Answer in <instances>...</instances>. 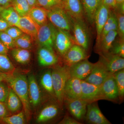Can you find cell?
Masks as SVG:
<instances>
[{"label":"cell","mask_w":124,"mask_h":124,"mask_svg":"<svg viewBox=\"0 0 124 124\" xmlns=\"http://www.w3.org/2000/svg\"><path fill=\"white\" fill-rule=\"evenodd\" d=\"M117 35V31H109L98 44H96L95 52L100 55L109 53Z\"/></svg>","instance_id":"obj_18"},{"label":"cell","mask_w":124,"mask_h":124,"mask_svg":"<svg viewBox=\"0 0 124 124\" xmlns=\"http://www.w3.org/2000/svg\"><path fill=\"white\" fill-rule=\"evenodd\" d=\"M31 8L37 6V0H26Z\"/></svg>","instance_id":"obj_47"},{"label":"cell","mask_w":124,"mask_h":124,"mask_svg":"<svg viewBox=\"0 0 124 124\" xmlns=\"http://www.w3.org/2000/svg\"><path fill=\"white\" fill-rule=\"evenodd\" d=\"M4 31L7 33L14 40L24 33L20 28L15 26H11Z\"/></svg>","instance_id":"obj_39"},{"label":"cell","mask_w":124,"mask_h":124,"mask_svg":"<svg viewBox=\"0 0 124 124\" xmlns=\"http://www.w3.org/2000/svg\"><path fill=\"white\" fill-rule=\"evenodd\" d=\"M94 63L88 59L82 60L69 67V74L71 77L80 80H85L91 73Z\"/></svg>","instance_id":"obj_13"},{"label":"cell","mask_w":124,"mask_h":124,"mask_svg":"<svg viewBox=\"0 0 124 124\" xmlns=\"http://www.w3.org/2000/svg\"><path fill=\"white\" fill-rule=\"evenodd\" d=\"M28 95L31 106L33 108L38 106L41 101V93L35 76L31 75L28 79Z\"/></svg>","instance_id":"obj_19"},{"label":"cell","mask_w":124,"mask_h":124,"mask_svg":"<svg viewBox=\"0 0 124 124\" xmlns=\"http://www.w3.org/2000/svg\"><path fill=\"white\" fill-rule=\"evenodd\" d=\"M5 8V7H2V6H0V14L2 12V10H3Z\"/></svg>","instance_id":"obj_50"},{"label":"cell","mask_w":124,"mask_h":124,"mask_svg":"<svg viewBox=\"0 0 124 124\" xmlns=\"http://www.w3.org/2000/svg\"><path fill=\"white\" fill-rule=\"evenodd\" d=\"M85 119L89 124H111L102 113L97 101L88 103Z\"/></svg>","instance_id":"obj_9"},{"label":"cell","mask_w":124,"mask_h":124,"mask_svg":"<svg viewBox=\"0 0 124 124\" xmlns=\"http://www.w3.org/2000/svg\"><path fill=\"white\" fill-rule=\"evenodd\" d=\"M62 6L70 17L84 20V14L81 0H62Z\"/></svg>","instance_id":"obj_15"},{"label":"cell","mask_w":124,"mask_h":124,"mask_svg":"<svg viewBox=\"0 0 124 124\" xmlns=\"http://www.w3.org/2000/svg\"><path fill=\"white\" fill-rule=\"evenodd\" d=\"M0 40L9 49L15 48L14 40L4 31H0Z\"/></svg>","instance_id":"obj_38"},{"label":"cell","mask_w":124,"mask_h":124,"mask_svg":"<svg viewBox=\"0 0 124 124\" xmlns=\"http://www.w3.org/2000/svg\"><path fill=\"white\" fill-rule=\"evenodd\" d=\"M59 124H82V123L75 118L70 116V115H67L61 121Z\"/></svg>","instance_id":"obj_41"},{"label":"cell","mask_w":124,"mask_h":124,"mask_svg":"<svg viewBox=\"0 0 124 124\" xmlns=\"http://www.w3.org/2000/svg\"><path fill=\"white\" fill-rule=\"evenodd\" d=\"M12 0H0V6L6 8L12 6Z\"/></svg>","instance_id":"obj_46"},{"label":"cell","mask_w":124,"mask_h":124,"mask_svg":"<svg viewBox=\"0 0 124 124\" xmlns=\"http://www.w3.org/2000/svg\"></svg>","instance_id":"obj_51"},{"label":"cell","mask_w":124,"mask_h":124,"mask_svg":"<svg viewBox=\"0 0 124 124\" xmlns=\"http://www.w3.org/2000/svg\"><path fill=\"white\" fill-rule=\"evenodd\" d=\"M124 58V40L119 39L117 41H115L109 53Z\"/></svg>","instance_id":"obj_37"},{"label":"cell","mask_w":124,"mask_h":124,"mask_svg":"<svg viewBox=\"0 0 124 124\" xmlns=\"http://www.w3.org/2000/svg\"><path fill=\"white\" fill-rule=\"evenodd\" d=\"M110 10L108 7L103 4L101 0L95 13L94 19L97 31L96 43H97L100 39L102 31L108 19Z\"/></svg>","instance_id":"obj_17"},{"label":"cell","mask_w":124,"mask_h":124,"mask_svg":"<svg viewBox=\"0 0 124 124\" xmlns=\"http://www.w3.org/2000/svg\"><path fill=\"white\" fill-rule=\"evenodd\" d=\"M119 93V103L123 102L124 98V69L113 73Z\"/></svg>","instance_id":"obj_30"},{"label":"cell","mask_w":124,"mask_h":124,"mask_svg":"<svg viewBox=\"0 0 124 124\" xmlns=\"http://www.w3.org/2000/svg\"><path fill=\"white\" fill-rule=\"evenodd\" d=\"M81 80L70 77L65 85L64 100L81 98Z\"/></svg>","instance_id":"obj_16"},{"label":"cell","mask_w":124,"mask_h":124,"mask_svg":"<svg viewBox=\"0 0 124 124\" xmlns=\"http://www.w3.org/2000/svg\"><path fill=\"white\" fill-rule=\"evenodd\" d=\"M81 99L88 103L103 100L101 85H95L81 80Z\"/></svg>","instance_id":"obj_10"},{"label":"cell","mask_w":124,"mask_h":124,"mask_svg":"<svg viewBox=\"0 0 124 124\" xmlns=\"http://www.w3.org/2000/svg\"><path fill=\"white\" fill-rule=\"evenodd\" d=\"M52 70V78L55 99L61 106L64 101V91L67 81L70 77L69 67L63 65H54Z\"/></svg>","instance_id":"obj_2"},{"label":"cell","mask_w":124,"mask_h":124,"mask_svg":"<svg viewBox=\"0 0 124 124\" xmlns=\"http://www.w3.org/2000/svg\"><path fill=\"white\" fill-rule=\"evenodd\" d=\"M9 110L4 103L0 102V120L9 116Z\"/></svg>","instance_id":"obj_43"},{"label":"cell","mask_w":124,"mask_h":124,"mask_svg":"<svg viewBox=\"0 0 124 124\" xmlns=\"http://www.w3.org/2000/svg\"><path fill=\"white\" fill-rule=\"evenodd\" d=\"M117 30V19L115 14L113 10H110L108 19L106 22L104 24L103 29L100 35V39L98 44L100 40H101L104 36L112 31H116Z\"/></svg>","instance_id":"obj_28"},{"label":"cell","mask_w":124,"mask_h":124,"mask_svg":"<svg viewBox=\"0 0 124 124\" xmlns=\"http://www.w3.org/2000/svg\"><path fill=\"white\" fill-rule=\"evenodd\" d=\"M60 111V107L58 104H48L40 111L37 117L36 122L42 123L50 121L57 117Z\"/></svg>","instance_id":"obj_22"},{"label":"cell","mask_w":124,"mask_h":124,"mask_svg":"<svg viewBox=\"0 0 124 124\" xmlns=\"http://www.w3.org/2000/svg\"><path fill=\"white\" fill-rule=\"evenodd\" d=\"M84 9V16L89 23L92 24L94 23L96 11L101 0H81Z\"/></svg>","instance_id":"obj_23"},{"label":"cell","mask_w":124,"mask_h":124,"mask_svg":"<svg viewBox=\"0 0 124 124\" xmlns=\"http://www.w3.org/2000/svg\"><path fill=\"white\" fill-rule=\"evenodd\" d=\"M111 74H112L110 73L104 65L99 60L94 63L91 73L84 80L92 84L100 85Z\"/></svg>","instance_id":"obj_12"},{"label":"cell","mask_w":124,"mask_h":124,"mask_svg":"<svg viewBox=\"0 0 124 124\" xmlns=\"http://www.w3.org/2000/svg\"><path fill=\"white\" fill-rule=\"evenodd\" d=\"M10 26V24L0 16V31H4Z\"/></svg>","instance_id":"obj_44"},{"label":"cell","mask_w":124,"mask_h":124,"mask_svg":"<svg viewBox=\"0 0 124 124\" xmlns=\"http://www.w3.org/2000/svg\"><path fill=\"white\" fill-rule=\"evenodd\" d=\"M12 6L20 17L28 15L31 9L26 0H12Z\"/></svg>","instance_id":"obj_31"},{"label":"cell","mask_w":124,"mask_h":124,"mask_svg":"<svg viewBox=\"0 0 124 124\" xmlns=\"http://www.w3.org/2000/svg\"><path fill=\"white\" fill-rule=\"evenodd\" d=\"M101 1L103 4L113 11L116 10L118 7L116 0H101Z\"/></svg>","instance_id":"obj_42"},{"label":"cell","mask_w":124,"mask_h":124,"mask_svg":"<svg viewBox=\"0 0 124 124\" xmlns=\"http://www.w3.org/2000/svg\"><path fill=\"white\" fill-rule=\"evenodd\" d=\"M75 44L70 33L57 28L54 48L62 57Z\"/></svg>","instance_id":"obj_6"},{"label":"cell","mask_w":124,"mask_h":124,"mask_svg":"<svg viewBox=\"0 0 124 124\" xmlns=\"http://www.w3.org/2000/svg\"><path fill=\"white\" fill-rule=\"evenodd\" d=\"M51 73V69L46 71L41 77L40 84L42 88L46 92L52 97L55 98Z\"/></svg>","instance_id":"obj_29"},{"label":"cell","mask_w":124,"mask_h":124,"mask_svg":"<svg viewBox=\"0 0 124 124\" xmlns=\"http://www.w3.org/2000/svg\"><path fill=\"white\" fill-rule=\"evenodd\" d=\"M71 20L74 43L81 46L88 52L90 46L89 35L84 20L71 18Z\"/></svg>","instance_id":"obj_4"},{"label":"cell","mask_w":124,"mask_h":124,"mask_svg":"<svg viewBox=\"0 0 124 124\" xmlns=\"http://www.w3.org/2000/svg\"><path fill=\"white\" fill-rule=\"evenodd\" d=\"M38 62L42 66H51L57 64L58 57L54 50L45 47H40L38 51Z\"/></svg>","instance_id":"obj_21"},{"label":"cell","mask_w":124,"mask_h":124,"mask_svg":"<svg viewBox=\"0 0 124 124\" xmlns=\"http://www.w3.org/2000/svg\"><path fill=\"white\" fill-rule=\"evenodd\" d=\"M40 27L30 16L27 15L20 17L18 27L24 33L31 36L32 39H36Z\"/></svg>","instance_id":"obj_20"},{"label":"cell","mask_w":124,"mask_h":124,"mask_svg":"<svg viewBox=\"0 0 124 124\" xmlns=\"http://www.w3.org/2000/svg\"><path fill=\"white\" fill-rule=\"evenodd\" d=\"M37 6L48 10L58 6H62V0H37Z\"/></svg>","instance_id":"obj_36"},{"label":"cell","mask_w":124,"mask_h":124,"mask_svg":"<svg viewBox=\"0 0 124 124\" xmlns=\"http://www.w3.org/2000/svg\"><path fill=\"white\" fill-rule=\"evenodd\" d=\"M101 86L103 100L119 103L118 90L113 74L107 78Z\"/></svg>","instance_id":"obj_8"},{"label":"cell","mask_w":124,"mask_h":124,"mask_svg":"<svg viewBox=\"0 0 124 124\" xmlns=\"http://www.w3.org/2000/svg\"><path fill=\"white\" fill-rule=\"evenodd\" d=\"M4 75V81L13 89L22 104L26 119L28 121L31 115V106L28 95V80L26 76L21 73H13Z\"/></svg>","instance_id":"obj_1"},{"label":"cell","mask_w":124,"mask_h":124,"mask_svg":"<svg viewBox=\"0 0 124 124\" xmlns=\"http://www.w3.org/2000/svg\"><path fill=\"white\" fill-rule=\"evenodd\" d=\"M15 67L7 55L0 54V73L10 74L14 72Z\"/></svg>","instance_id":"obj_32"},{"label":"cell","mask_w":124,"mask_h":124,"mask_svg":"<svg viewBox=\"0 0 124 124\" xmlns=\"http://www.w3.org/2000/svg\"><path fill=\"white\" fill-rule=\"evenodd\" d=\"M116 0V3H117L118 7L124 4V0Z\"/></svg>","instance_id":"obj_48"},{"label":"cell","mask_w":124,"mask_h":124,"mask_svg":"<svg viewBox=\"0 0 124 124\" xmlns=\"http://www.w3.org/2000/svg\"><path fill=\"white\" fill-rule=\"evenodd\" d=\"M28 15L40 26L44 24L48 20L47 10L39 6L31 8Z\"/></svg>","instance_id":"obj_25"},{"label":"cell","mask_w":124,"mask_h":124,"mask_svg":"<svg viewBox=\"0 0 124 124\" xmlns=\"http://www.w3.org/2000/svg\"><path fill=\"white\" fill-rule=\"evenodd\" d=\"M32 39L31 36L24 33L14 40L15 47L29 50L32 48Z\"/></svg>","instance_id":"obj_33"},{"label":"cell","mask_w":124,"mask_h":124,"mask_svg":"<svg viewBox=\"0 0 124 124\" xmlns=\"http://www.w3.org/2000/svg\"><path fill=\"white\" fill-rule=\"evenodd\" d=\"M89 57L88 52L80 46L75 44L62 57L64 64L70 67Z\"/></svg>","instance_id":"obj_11"},{"label":"cell","mask_w":124,"mask_h":124,"mask_svg":"<svg viewBox=\"0 0 124 124\" xmlns=\"http://www.w3.org/2000/svg\"><path fill=\"white\" fill-rule=\"evenodd\" d=\"M4 81V73H0V82Z\"/></svg>","instance_id":"obj_49"},{"label":"cell","mask_w":124,"mask_h":124,"mask_svg":"<svg viewBox=\"0 0 124 124\" xmlns=\"http://www.w3.org/2000/svg\"><path fill=\"white\" fill-rule=\"evenodd\" d=\"M0 16L7 21L10 26L18 27L20 17L12 6L5 8L0 14Z\"/></svg>","instance_id":"obj_26"},{"label":"cell","mask_w":124,"mask_h":124,"mask_svg":"<svg viewBox=\"0 0 124 124\" xmlns=\"http://www.w3.org/2000/svg\"><path fill=\"white\" fill-rule=\"evenodd\" d=\"M9 49L0 40V54L7 55Z\"/></svg>","instance_id":"obj_45"},{"label":"cell","mask_w":124,"mask_h":124,"mask_svg":"<svg viewBox=\"0 0 124 124\" xmlns=\"http://www.w3.org/2000/svg\"><path fill=\"white\" fill-rule=\"evenodd\" d=\"M4 103L9 111L12 113L18 111L23 107L20 99L10 86L8 94Z\"/></svg>","instance_id":"obj_24"},{"label":"cell","mask_w":124,"mask_h":124,"mask_svg":"<svg viewBox=\"0 0 124 124\" xmlns=\"http://www.w3.org/2000/svg\"><path fill=\"white\" fill-rule=\"evenodd\" d=\"M99 60L111 74L124 69V58L119 55L108 53L100 55Z\"/></svg>","instance_id":"obj_14"},{"label":"cell","mask_w":124,"mask_h":124,"mask_svg":"<svg viewBox=\"0 0 124 124\" xmlns=\"http://www.w3.org/2000/svg\"><path fill=\"white\" fill-rule=\"evenodd\" d=\"M57 28L49 20L40 26L36 38L40 47H45L54 50V44Z\"/></svg>","instance_id":"obj_5"},{"label":"cell","mask_w":124,"mask_h":124,"mask_svg":"<svg viewBox=\"0 0 124 124\" xmlns=\"http://www.w3.org/2000/svg\"><path fill=\"white\" fill-rule=\"evenodd\" d=\"M48 20L57 29L70 33L72 25L70 16L68 15L62 6H58L47 10Z\"/></svg>","instance_id":"obj_3"},{"label":"cell","mask_w":124,"mask_h":124,"mask_svg":"<svg viewBox=\"0 0 124 124\" xmlns=\"http://www.w3.org/2000/svg\"><path fill=\"white\" fill-rule=\"evenodd\" d=\"M1 120L7 124H24L27 120L24 111L10 116H8Z\"/></svg>","instance_id":"obj_34"},{"label":"cell","mask_w":124,"mask_h":124,"mask_svg":"<svg viewBox=\"0 0 124 124\" xmlns=\"http://www.w3.org/2000/svg\"><path fill=\"white\" fill-rule=\"evenodd\" d=\"M71 116L80 122L85 119L88 102L82 99L73 100H65L63 103Z\"/></svg>","instance_id":"obj_7"},{"label":"cell","mask_w":124,"mask_h":124,"mask_svg":"<svg viewBox=\"0 0 124 124\" xmlns=\"http://www.w3.org/2000/svg\"><path fill=\"white\" fill-rule=\"evenodd\" d=\"M115 14L117 23V32L120 39L124 40V13L116 9L113 11Z\"/></svg>","instance_id":"obj_35"},{"label":"cell","mask_w":124,"mask_h":124,"mask_svg":"<svg viewBox=\"0 0 124 124\" xmlns=\"http://www.w3.org/2000/svg\"><path fill=\"white\" fill-rule=\"evenodd\" d=\"M4 81L0 82V102L5 103L9 92V86Z\"/></svg>","instance_id":"obj_40"},{"label":"cell","mask_w":124,"mask_h":124,"mask_svg":"<svg viewBox=\"0 0 124 124\" xmlns=\"http://www.w3.org/2000/svg\"><path fill=\"white\" fill-rule=\"evenodd\" d=\"M11 53L14 59L20 64H27L31 60V54L28 50L15 47L12 49Z\"/></svg>","instance_id":"obj_27"}]
</instances>
